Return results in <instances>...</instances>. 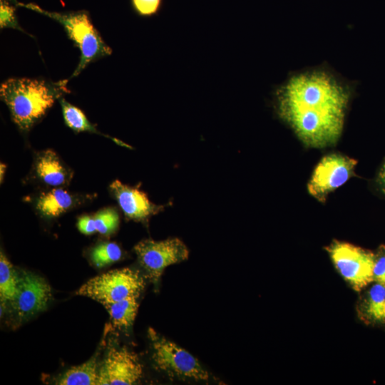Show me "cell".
<instances>
[{
  "mask_svg": "<svg viewBox=\"0 0 385 385\" xmlns=\"http://www.w3.org/2000/svg\"><path fill=\"white\" fill-rule=\"evenodd\" d=\"M145 287L138 270L128 267L110 270L93 277L76 292L89 297L103 306L130 297H139Z\"/></svg>",
  "mask_w": 385,
  "mask_h": 385,
  "instance_id": "obj_4",
  "label": "cell"
},
{
  "mask_svg": "<svg viewBox=\"0 0 385 385\" xmlns=\"http://www.w3.org/2000/svg\"><path fill=\"white\" fill-rule=\"evenodd\" d=\"M95 232L103 235H110L118 228L119 215L113 207H106L90 215Z\"/></svg>",
  "mask_w": 385,
  "mask_h": 385,
  "instance_id": "obj_20",
  "label": "cell"
},
{
  "mask_svg": "<svg viewBox=\"0 0 385 385\" xmlns=\"http://www.w3.org/2000/svg\"><path fill=\"white\" fill-rule=\"evenodd\" d=\"M359 318L367 324H385V286L375 282L357 307Z\"/></svg>",
  "mask_w": 385,
  "mask_h": 385,
  "instance_id": "obj_14",
  "label": "cell"
},
{
  "mask_svg": "<svg viewBox=\"0 0 385 385\" xmlns=\"http://www.w3.org/2000/svg\"><path fill=\"white\" fill-rule=\"evenodd\" d=\"M326 250L338 272L354 290L360 292L374 281L375 253L337 240Z\"/></svg>",
  "mask_w": 385,
  "mask_h": 385,
  "instance_id": "obj_6",
  "label": "cell"
},
{
  "mask_svg": "<svg viewBox=\"0 0 385 385\" xmlns=\"http://www.w3.org/2000/svg\"><path fill=\"white\" fill-rule=\"evenodd\" d=\"M349 98L332 76L312 71L293 76L277 91V111L306 145L324 148L342 133Z\"/></svg>",
  "mask_w": 385,
  "mask_h": 385,
  "instance_id": "obj_1",
  "label": "cell"
},
{
  "mask_svg": "<svg viewBox=\"0 0 385 385\" xmlns=\"http://www.w3.org/2000/svg\"><path fill=\"white\" fill-rule=\"evenodd\" d=\"M19 288V274L4 253H0V301L1 307L10 306L16 299Z\"/></svg>",
  "mask_w": 385,
  "mask_h": 385,
  "instance_id": "obj_17",
  "label": "cell"
},
{
  "mask_svg": "<svg viewBox=\"0 0 385 385\" xmlns=\"http://www.w3.org/2000/svg\"><path fill=\"white\" fill-rule=\"evenodd\" d=\"M79 199L66 190L54 188L41 192L36 198V210L43 217L55 218L78 205Z\"/></svg>",
  "mask_w": 385,
  "mask_h": 385,
  "instance_id": "obj_13",
  "label": "cell"
},
{
  "mask_svg": "<svg viewBox=\"0 0 385 385\" xmlns=\"http://www.w3.org/2000/svg\"><path fill=\"white\" fill-rule=\"evenodd\" d=\"M138 356L124 347L110 346L99 364L98 385H130L143 377Z\"/></svg>",
  "mask_w": 385,
  "mask_h": 385,
  "instance_id": "obj_9",
  "label": "cell"
},
{
  "mask_svg": "<svg viewBox=\"0 0 385 385\" xmlns=\"http://www.w3.org/2000/svg\"><path fill=\"white\" fill-rule=\"evenodd\" d=\"M138 298L130 297L104 306L115 327L127 330L132 327L139 306Z\"/></svg>",
  "mask_w": 385,
  "mask_h": 385,
  "instance_id": "obj_16",
  "label": "cell"
},
{
  "mask_svg": "<svg viewBox=\"0 0 385 385\" xmlns=\"http://www.w3.org/2000/svg\"><path fill=\"white\" fill-rule=\"evenodd\" d=\"M134 11L139 16L150 17L160 11L163 0H130Z\"/></svg>",
  "mask_w": 385,
  "mask_h": 385,
  "instance_id": "obj_21",
  "label": "cell"
},
{
  "mask_svg": "<svg viewBox=\"0 0 385 385\" xmlns=\"http://www.w3.org/2000/svg\"><path fill=\"white\" fill-rule=\"evenodd\" d=\"M377 182L382 192L385 194V162L379 172Z\"/></svg>",
  "mask_w": 385,
  "mask_h": 385,
  "instance_id": "obj_24",
  "label": "cell"
},
{
  "mask_svg": "<svg viewBox=\"0 0 385 385\" xmlns=\"http://www.w3.org/2000/svg\"><path fill=\"white\" fill-rule=\"evenodd\" d=\"M99 365L93 356L83 364L73 366L56 381L59 385H98Z\"/></svg>",
  "mask_w": 385,
  "mask_h": 385,
  "instance_id": "obj_15",
  "label": "cell"
},
{
  "mask_svg": "<svg viewBox=\"0 0 385 385\" xmlns=\"http://www.w3.org/2000/svg\"><path fill=\"white\" fill-rule=\"evenodd\" d=\"M6 168V165L4 164V163H1V165H0V178H1V182L3 181V180H4V173H5Z\"/></svg>",
  "mask_w": 385,
  "mask_h": 385,
  "instance_id": "obj_25",
  "label": "cell"
},
{
  "mask_svg": "<svg viewBox=\"0 0 385 385\" xmlns=\"http://www.w3.org/2000/svg\"><path fill=\"white\" fill-rule=\"evenodd\" d=\"M12 2L17 6L38 12L61 24L65 29L68 36L80 49V61L76 69L68 80L77 76L92 61L111 55L112 53L111 48L104 42L91 23L87 11L53 12L46 11L31 3L25 4L16 0H12Z\"/></svg>",
  "mask_w": 385,
  "mask_h": 385,
  "instance_id": "obj_3",
  "label": "cell"
},
{
  "mask_svg": "<svg viewBox=\"0 0 385 385\" xmlns=\"http://www.w3.org/2000/svg\"><path fill=\"white\" fill-rule=\"evenodd\" d=\"M152 359L157 369L169 376L197 381L210 378L207 371L198 360L176 344L149 329Z\"/></svg>",
  "mask_w": 385,
  "mask_h": 385,
  "instance_id": "obj_5",
  "label": "cell"
},
{
  "mask_svg": "<svg viewBox=\"0 0 385 385\" xmlns=\"http://www.w3.org/2000/svg\"><path fill=\"white\" fill-rule=\"evenodd\" d=\"M0 27L12 28L24 32L18 24L15 7L7 0H0Z\"/></svg>",
  "mask_w": 385,
  "mask_h": 385,
  "instance_id": "obj_22",
  "label": "cell"
},
{
  "mask_svg": "<svg viewBox=\"0 0 385 385\" xmlns=\"http://www.w3.org/2000/svg\"><path fill=\"white\" fill-rule=\"evenodd\" d=\"M373 274L375 282L385 286V245H381L375 253Z\"/></svg>",
  "mask_w": 385,
  "mask_h": 385,
  "instance_id": "obj_23",
  "label": "cell"
},
{
  "mask_svg": "<svg viewBox=\"0 0 385 385\" xmlns=\"http://www.w3.org/2000/svg\"><path fill=\"white\" fill-rule=\"evenodd\" d=\"M62 113L66 124L76 132H90L106 136L118 143V140L112 137L105 135L98 131L96 128L89 122L83 112L78 108L67 102L64 98H60Z\"/></svg>",
  "mask_w": 385,
  "mask_h": 385,
  "instance_id": "obj_18",
  "label": "cell"
},
{
  "mask_svg": "<svg viewBox=\"0 0 385 385\" xmlns=\"http://www.w3.org/2000/svg\"><path fill=\"white\" fill-rule=\"evenodd\" d=\"M34 172L38 180L54 188L67 185L72 177L71 170L65 166L57 154L50 149L37 154L34 163Z\"/></svg>",
  "mask_w": 385,
  "mask_h": 385,
  "instance_id": "obj_12",
  "label": "cell"
},
{
  "mask_svg": "<svg viewBox=\"0 0 385 385\" xmlns=\"http://www.w3.org/2000/svg\"><path fill=\"white\" fill-rule=\"evenodd\" d=\"M51 298V287L43 278L24 272L19 275L18 294L11 307L19 321H26L46 309Z\"/></svg>",
  "mask_w": 385,
  "mask_h": 385,
  "instance_id": "obj_10",
  "label": "cell"
},
{
  "mask_svg": "<svg viewBox=\"0 0 385 385\" xmlns=\"http://www.w3.org/2000/svg\"><path fill=\"white\" fill-rule=\"evenodd\" d=\"M122 257V250L115 242H101L96 245L91 252V259L98 268L113 264Z\"/></svg>",
  "mask_w": 385,
  "mask_h": 385,
  "instance_id": "obj_19",
  "label": "cell"
},
{
  "mask_svg": "<svg viewBox=\"0 0 385 385\" xmlns=\"http://www.w3.org/2000/svg\"><path fill=\"white\" fill-rule=\"evenodd\" d=\"M110 189L128 220L147 222L150 216L159 213L168 206L153 203L146 193L138 188L125 185L118 180L111 184Z\"/></svg>",
  "mask_w": 385,
  "mask_h": 385,
  "instance_id": "obj_11",
  "label": "cell"
},
{
  "mask_svg": "<svg viewBox=\"0 0 385 385\" xmlns=\"http://www.w3.org/2000/svg\"><path fill=\"white\" fill-rule=\"evenodd\" d=\"M134 251L146 277L155 284L167 267L183 262L189 256L185 244L176 237L161 241L143 240L134 247Z\"/></svg>",
  "mask_w": 385,
  "mask_h": 385,
  "instance_id": "obj_7",
  "label": "cell"
},
{
  "mask_svg": "<svg viewBox=\"0 0 385 385\" xmlns=\"http://www.w3.org/2000/svg\"><path fill=\"white\" fill-rule=\"evenodd\" d=\"M67 80L48 82L26 78H11L1 83L0 96L17 126L28 131L67 92Z\"/></svg>",
  "mask_w": 385,
  "mask_h": 385,
  "instance_id": "obj_2",
  "label": "cell"
},
{
  "mask_svg": "<svg viewBox=\"0 0 385 385\" xmlns=\"http://www.w3.org/2000/svg\"><path fill=\"white\" fill-rule=\"evenodd\" d=\"M357 161L347 156L332 153L322 158L308 183L309 194L324 202L329 192L344 185L355 175Z\"/></svg>",
  "mask_w": 385,
  "mask_h": 385,
  "instance_id": "obj_8",
  "label": "cell"
}]
</instances>
